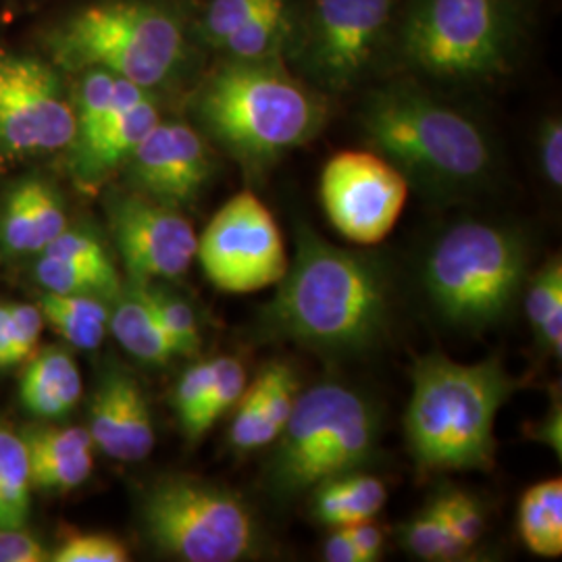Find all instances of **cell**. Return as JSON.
Listing matches in <instances>:
<instances>
[{
  "label": "cell",
  "instance_id": "cell-1",
  "mask_svg": "<svg viewBox=\"0 0 562 562\" xmlns=\"http://www.w3.org/2000/svg\"><path fill=\"white\" fill-rule=\"evenodd\" d=\"M262 311V331L323 352L369 348L385 329L390 288L382 267L301 229L296 257Z\"/></svg>",
  "mask_w": 562,
  "mask_h": 562
},
{
  "label": "cell",
  "instance_id": "cell-2",
  "mask_svg": "<svg viewBox=\"0 0 562 562\" xmlns=\"http://www.w3.org/2000/svg\"><path fill=\"white\" fill-rule=\"evenodd\" d=\"M359 125L371 150L434 194L473 192L496 169V150L482 125L415 78L371 90Z\"/></svg>",
  "mask_w": 562,
  "mask_h": 562
},
{
  "label": "cell",
  "instance_id": "cell-3",
  "mask_svg": "<svg viewBox=\"0 0 562 562\" xmlns=\"http://www.w3.org/2000/svg\"><path fill=\"white\" fill-rule=\"evenodd\" d=\"M194 111L209 138L246 169L269 167L308 144L329 117L325 94L280 59H222L202 83Z\"/></svg>",
  "mask_w": 562,
  "mask_h": 562
},
{
  "label": "cell",
  "instance_id": "cell-4",
  "mask_svg": "<svg viewBox=\"0 0 562 562\" xmlns=\"http://www.w3.org/2000/svg\"><path fill=\"white\" fill-rule=\"evenodd\" d=\"M527 25V0H406L385 57L415 80L490 81L513 69Z\"/></svg>",
  "mask_w": 562,
  "mask_h": 562
},
{
  "label": "cell",
  "instance_id": "cell-5",
  "mask_svg": "<svg viewBox=\"0 0 562 562\" xmlns=\"http://www.w3.org/2000/svg\"><path fill=\"white\" fill-rule=\"evenodd\" d=\"M503 362L464 364L443 355L413 369L404 415L406 442L422 471H487L494 464L496 417L517 390Z\"/></svg>",
  "mask_w": 562,
  "mask_h": 562
},
{
  "label": "cell",
  "instance_id": "cell-6",
  "mask_svg": "<svg viewBox=\"0 0 562 562\" xmlns=\"http://www.w3.org/2000/svg\"><path fill=\"white\" fill-rule=\"evenodd\" d=\"M50 50L63 69H104L150 90L180 74L188 30L176 9L157 0H101L63 21Z\"/></svg>",
  "mask_w": 562,
  "mask_h": 562
},
{
  "label": "cell",
  "instance_id": "cell-7",
  "mask_svg": "<svg viewBox=\"0 0 562 562\" xmlns=\"http://www.w3.org/2000/svg\"><path fill=\"white\" fill-rule=\"evenodd\" d=\"M269 467V480L283 498L359 471L378 443V417L361 394L341 383H319L301 394Z\"/></svg>",
  "mask_w": 562,
  "mask_h": 562
},
{
  "label": "cell",
  "instance_id": "cell-8",
  "mask_svg": "<svg viewBox=\"0 0 562 562\" xmlns=\"http://www.w3.org/2000/svg\"><path fill=\"white\" fill-rule=\"evenodd\" d=\"M401 4L402 0H296L281 60L323 94L346 92L385 59Z\"/></svg>",
  "mask_w": 562,
  "mask_h": 562
},
{
  "label": "cell",
  "instance_id": "cell-9",
  "mask_svg": "<svg viewBox=\"0 0 562 562\" xmlns=\"http://www.w3.org/2000/svg\"><path fill=\"white\" fill-rule=\"evenodd\" d=\"M527 255L519 236L501 225L450 227L425 262V288L443 319L462 327L498 322L521 290Z\"/></svg>",
  "mask_w": 562,
  "mask_h": 562
},
{
  "label": "cell",
  "instance_id": "cell-10",
  "mask_svg": "<svg viewBox=\"0 0 562 562\" xmlns=\"http://www.w3.org/2000/svg\"><path fill=\"white\" fill-rule=\"evenodd\" d=\"M142 519L153 543L180 561H241L259 542L257 522L238 494L192 477L157 483Z\"/></svg>",
  "mask_w": 562,
  "mask_h": 562
},
{
  "label": "cell",
  "instance_id": "cell-11",
  "mask_svg": "<svg viewBox=\"0 0 562 562\" xmlns=\"http://www.w3.org/2000/svg\"><path fill=\"white\" fill-rule=\"evenodd\" d=\"M204 276L223 292L248 294L283 278L288 255L271 211L252 192L232 196L196 246Z\"/></svg>",
  "mask_w": 562,
  "mask_h": 562
},
{
  "label": "cell",
  "instance_id": "cell-12",
  "mask_svg": "<svg viewBox=\"0 0 562 562\" xmlns=\"http://www.w3.org/2000/svg\"><path fill=\"white\" fill-rule=\"evenodd\" d=\"M319 192L325 215L341 236L371 246L394 229L408 181L375 150H341L325 162Z\"/></svg>",
  "mask_w": 562,
  "mask_h": 562
},
{
  "label": "cell",
  "instance_id": "cell-13",
  "mask_svg": "<svg viewBox=\"0 0 562 562\" xmlns=\"http://www.w3.org/2000/svg\"><path fill=\"white\" fill-rule=\"evenodd\" d=\"M76 132L57 74L42 60L0 50V146L13 155L48 153L69 146Z\"/></svg>",
  "mask_w": 562,
  "mask_h": 562
},
{
  "label": "cell",
  "instance_id": "cell-14",
  "mask_svg": "<svg viewBox=\"0 0 562 562\" xmlns=\"http://www.w3.org/2000/svg\"><path fill=\"white\" fill-rule=\"evenodd\" d=\"M111 229L134 281L176 280L196 257L199 238L178 209L142 194L111 202Z\"/></svg>",
  "mask_w": 562,
  "mask_h": 562
},
{
  "label": "cell",
  "instance_id": "cell-15",
  "mask_svg": "<svg viewBox=\"0 0 562 562\" xmlns=\"http://www.w3.org/2000/svg\"><path fill=\"white\" fill-rule=\"evenodd\" d=\"M127 167L142 196L180 209L201 196L213 176V157L194 127L159 121L130 155Z\"/></svg>",
  "mask_w": 562,
  "mask_h": 562
},
{
  "label": "cell",
  "instance_id": "cell-16",
  "mask_svg": "<svg viewBox=\"0 0 562 562\" xmlns=\"http://www.w3.org/2000/svg\"><path fill=\"white\" fill-rule=\"evenodd\" d=\"M90 436L102 452L117 461H142L155 448V427L140 383L111 369L92 398Z\"/></svg>",
  "mask_w": 562,
  "mask_h": 562
},
{
  "label": "cell",
  "instance_id": "cell-17",
  "mask_svg": "<svg viewBox=\"0 0 562 562\" xmlns=\"http://www.w3.org/2000/svg\"><path fill=\"white\" fill-rule=\"evenodd\" d=\"M161 121L157 102L148 94L120 117L106 123L90 140L76 144V165L83 180L97 181L127 162L144 136Z\"/></svg>",
  "mask_w": 562,
  "mask_h": 562
},
{
  "label": "cell",
  "instance_id": "cell-18",
  "mask_svg": "<svg viewBox=\"0 0 562 562\" xmlns=\"http://www.w3.org/2000/svg\"><path fill=\"white\" fill-rule=\"evenodd\" d=\"M80 394L78 364L60 348L41 352L30 362L21 380L23 406L44 419L67 415L80 401Z\"/></svg>",
  "mask_w": 562,
  "mask_h": 562
},
{
  "label": "cell",
  "instance_id": "cell-19",
  "mask_svg": "<svg viewBox=\"0 0 562 562\" xmlns=\"http://www.w3.org/2000/svg\"><path fill=\"white\" fill-rule=\"evenodd\" d=\"M313 490V515L331 529L375 519L387 501L382 480L357 471L331 477Z\"/></svg>",
  "mask_w": 562,
  "mask_h": 562
},
{
  "label": "cell",
  "instance_id": "cell-20",
  "mask_svg": "<svg viewBox=\"0 0 562 562\" xmlns=\"http://www.w3.org/2000/svg\"><path fill=\"white\" fill-rule=\"evenodd\" d=\"M109 325L121 346L140 361L162 364L178 357L140 281H134L132 290L121 296Z\"/></svg>",
  "mask_w": 562,
  "mask_h": 562
},
{
  "label": "cell",
  "instance_id": "cell-21",
  "mask_svg": "<svg viewBox=\"0 0 562 562\" xmlns=\"http://www.w3.org/2000/svg\"><path fill=\"white\" fill-rule=\"evenodd\" d=\"M519 531L525 546L546 559L562 554V482L531 485L519 504Z\"/></svg>",
  "mask_w": 562,
  "mask_h": 562
},
{
  "label": "cell",
  "instance_id": "cell-22",
  "mask_svg": "<svg viewBox=\"0 0 562 562\" xmlns=\"http://www.w3.org/2000/svg\"><path fill=\"white\" fill-rule=\"evenodd\" d=\"M41 304L42 317L71 346L81 350L101 346L109 325V311L101 299L48 292Z\"/></svg>",
  "mask_w": 562,
  "mask_h": 562
},
{
  "label": "cell",
  "instance_id": "cell-23",
  "mask_svg": "<svg viewBox=\"0 0 562 562\" xmlns=\"http://www.w3.org/2000/svg\"><path fill=\"white\" fill-rule=\"evenodd\" d=\"M296 0H281L265 9L259 18L244 25L232 38L220 46L222 59L271 60L280 59L288 41Z\"/></svg>",
  "mask_w": 562,
  "mask_h": 562
},
{
  "label": "cell",
  "instance_id": "cell-24",
  "mask_svg": "<svg viewBox=\"0 0 562 562\" xmlns=\"http://www.w3.org/2000/svg\"><path fill=\"white\" fill-rule=\"evenodd\" d=\"M30 487L25 442L0 427V529L23 527L30 513Z\"/></svg>",
  "mask_w": 562,
  "mask_h": 562
},
{
  "label": "cell",
  "instance_id": "cell-25",
  "mask_svg": "<svg viewBox=\"0 0 562 562\" xmlns=\"http://www.w3.org/2000/svg\"><path fill=\"white\" fill-rule=\"evenodd\" d=\"M36 271L42 285L55 294H76L94 299L120 296L121 281L115 265L99 267L44 255Z\"/></svg>",
  "mask_w": 562,
  "mask_h": 562
},
{
  "label": "cell",
  "instance_id": "cell-26",
  "mask_svg": "<svg viewBox=\"0 0 562 562\" xmlns=\"http://www.w3.org/2000/svg\"><path fill=\"white\" fill-rule=\"evenodd\" d=\"M527 319L536 338L557 359L562 355V265L552 259L533 278L525 296Z\"/></svg>",
  "mask_w": 562,
  "mask_h": 562
},
{
  "label": "cell",
  "instance_id": "cell-27",
  "mask_svg": "<svg viewBox=\"0 0 562 562\" xmlns=\"http://www.w3.org/2000/svg\"><path fill=\"white\" fill-rule=\"evenodd\" d=\"M281 0H209L196 23V36L211 50H220L223 42L240 32L265 9Z\"/></svg>",
  "mask_w": 562,
  "mask_h": 562
},
{
  "label": "cell",
  "instance_id": "cell-28",
  "mask_svg": "<svg viewBox=\"0 0 562 562\" xmlns=\"http://www.w3.org/2000/svg\"><path fill=\"white\" fill-rule=\"evenodd\" d=\"M404 548L422 561H454L462 552L452 540L438 504L431 503L402 527Z\"/></svg>",
  "mask_w": 562,
  "mask_h": 562
},
{
  "label": "cell",
  "instance_id": "cell-29",
  "mask_svg": "<svg viewBox=\"0 0 562 562\" xmlns=\"http://www.w3.org/2000/svg\"><path fill=\"white\" fill-rule=\"evenodd\" d=\"M140 283H144L146 296L153 304L167 338L173 344L178 357L196 355L201 350L202 338L192 306L188 302L181 301L180 296H173L165 290L150 288L146 281H140Z\"/></svg>",
  "mask_w": 562,
  "mask_h": 562
},
{
  "label": "cell",
  "instance_id": "cell-30",
  "mask_svg": "<svg viewBox=\"0 0 562 562\" xmlns=\"http://www.w3.org/2000/svg\"><path fill=\"white\" fill-rule=\"evenodd\" d=\"M213 382V361L192 364L176 387V411L181 429L188 440H199L209 429L204 425V411Z\"/></svg>",
  "mask_w": 562,
  "mask_h": 562
},
{
  "label": "cell",
  "instance_id": "cell-31",
  "mask_svg": "<svg viewBox=\"0 0 562 562\" xmlns=\"http://www.w3.org/2000/svg\"><path fill=\"white\" fill-rule=\"evenodd\" d=\"M255 385L259 387L267 419L281 434L299 398V382L292 367L280 361L267 362Z\"/></svg>",
  "mask_w": 562,
  "mask_h": 562
},
{
  "label": "cell",
  "instance_id": "cell-32",
  "mask_svg": "<svg viewBox=\"0 0 562 562\" xmlns=\"http://www.w3.org/2000/svg\"><path fill=\"white\" fill-rule=\"evenodd\" d=\"M30 482L38 490L67 492L76 490L92 473V452L55 454V457H30Z\"/></svg>",
  "mask_w": 562,
  "mask_h": 562
},
{
  "label": "cell",
  "instance_id": "cell-33",
  "mask_svg": "<svg viewBox=\"0 0 562 562\" xmlns=\"http://www.w3.org/2000/svg\"><path fill=\"white\" fill-rule=\"evenodd\" d=\"M280 431L271 425L262 408L259 387L252 383L244 390L236 417L229 427V442L241 452L257 450L267 443L278 442Z\"/></svg>",
  "mask_w": 562,
  "mask_h": 562
},
{
  "label": "cell",
  "instance_id": "cell-34",
  "mask_svg": "<svg viewBox=\"0 0 562 562\" xmlns=\"http://www.w3.org/2000/svg\"><path fill=\"white\" fill-rule=\"evenodd\" d=\"M434 503L438 504L448 531L462 554L475 548L483 533V513L477 501L464 492L452 490Z\"/></svg>",
  "mask_w": 562,
  "mask_h": 562
},
{
  "label": "cell",
  "instance_id": "cell-35",
  "mask_svg": "<svg viewBox=\"0 0 562 562\" xmlns=\"http://www.w3.org/2000/svg\"><path fill=\"white\" fill-rule=\"evenodd\" d=\"M2 241L11 252H41V240L32 217L25 181H21L4 204Z\"/></svg>",
  "mask_w": 562,
  "mask_h": 562
},
{
  "label": "cell",
  "instance_id": "cell-36",
  "mask_svg": "<svg viewBox=\"0 0 562 562\" xmlns=\"http://www.w3.org/2000/svg\"><path fill=\"white\" fill-rule=\"evenodd\" d=\"M246 390V371L241 362L234 357H222L213 361V382L209 392V402L204 411L206 429L213 427L222 415L240 402Z\"/></svg>",
  "mask_w": 562,
  "mask_h": 562
},
{
  "label": "cell",
  "instance_id": "cell-37",
  "mask_svg": "<svg viewBox=\"0 0 562 562\" xmlns=\"http://www.w3.org/2000/svg\"><path fill=\"white\" fill-rule=\"evenodd\" d=\"M27 196H30V206H32V217L36 223V232H38V240H41V252L59 236L60 232H65V213H63V204L57 196V192L41 180H27Z\"/></svg>",
  "mask_w": 562,
  "mask_h": 562
},
{
  "label": "cell",
  "instance_id": "cell-38",
  "mask_svg": "<svg viewBox=\"0 0 562 562\" xmlns=\"http://www.w3.org/2000/svg\"><path fill=\"white\" fill-rule=\"evenodd\" d=\"M127 548L113 536L86 533L76 536L53 554L55 562H125Z\"/></svg>",
  "mask_w": 562,
  "mask_h": 562
},
{
  "label": "cell",
  "instance_id": "cell-39",
  "mask_svg": "<svg viewBox=\"0 0 562 562\" xmlns=\"http://www.w3.org/2000/svg\"><path fill=\"white\" fill-rule=\"evenodd\" d=\"M30 457H55L92 452L94 442L88 429L65 427V429H34L23 438Z\"/></svg>",
  "mask_w": 562,
  "mask_h": 562
},
{
  "label": "cell",
  "instance_id": "cell-40",
  "mask_svg": "<svg viewBox=\"0 0 562 562\" xmlns=\"http://www.w3.org/2000/svg\"><path fill=\"white\" fill-rule=\"evenodd\" d=\"M42 311L30 304H9V364L30 359L42 334Z\"/></svg>",
  "mask_w": 562,
  "mask_h": 562
},
{
  "label": "cell",
  "instance_id": "cell-41",
  "mask_svg": "<svg viewBox=\"0 0 562 562\" xmlns=\"http://www.w3.org/2000/svg\"><path fill=\"white\" fill-rule=\"evenodd\" d=\"M42 252L48 257L88 262V265H99V267L113 265L106 248L94 236H90L86 232H60L59 236L50 241Z\"/></svg>",
  "mask_w": 562,
  "mask_h": 562
},
{
  "label": "cell",
  "instance_id": "cell-42",
  "mask_svg": "<svg viewBox=\"0 0 562 562\" xmlns=\"http://www.w3.org/2000/svg\"><path fill=\"white\" fill-rule=\"evenodd\" d=\"M538 159L543 180L552 188L562 186V123L559 117H548L538 132Z\"/></svg>",
  "mask_w": 562,
  "mask_h": 562
},
{
  "label": "cell",
  "instance_id": "cell-43",
  "mask_svg": "<svg viewBox=\"0 0 562 562\" xmlns=\"http://www.w3.org/2000/svg\"><path fill=\"white\" fill-rule=\"evenodd\" d=\"M50 554L34 536L25 533L23 527L0 529V562H42Z\"/></svg>",
  "mask_w": 562,
  "mask_h": 562
},
{
  "label": "cell",
  "instance_id": "cell-44",
  "mask_svg": "<svg viewBox=\"0 0 562 562\" xmlns=\"http://www.w3.org/2000/svg\"><path fill=\"white\" fill-rule=\"evenodd\" d=\"M350 533V540L357 548L359 562H373L380 559L383 548L382 527L373 519L369 521L355 522V525H344Z\"/></svg>",
  "mask_w": 562,
  "mask_h": 562
},
{
  "label": "cell",
  "instance_id": "cell-45",
  "mask_svg": "<svg viewBox=\"0 0 562 562\" xmlns=\"http://www.w3.org/2000/svg\"><path fill=\"white\" fill-rule=\"evenodd\" d=\"M533 440L542 442L543 446H548L550 450H554L557 457L562 454V408L561 402H552L550 411L546 413L542 422L536 425V429L531 431Z\"/></svg>",
  "mask_w": 562,
  "mask_h": 562
},
{
  "label": "cell",
  "instance_id": "cell-46",
  "mask_svg": "<svg viewBox=\"0 0 562 562\" xmlns=\"http://www.w3.org/2000/svg\"><path fill=\"white\" fill-rule=\"evenodd\" d=\"M323 554H325V561L329 562H359L357 548L350 540V533L346 527H334L331 536L325 542Z\"/></svg>",
  "mask_w": 562,
  "mask_h": 562
},
{
  "label": "cell",
  "instance_id": "cell-47",
  "mask_svg": "<svg viewBox=\"0 0 562 562\" xmlns=\"http://www.w3.org/2000/svg\"><path fill=\"white\" fill-rule=\"evenodd\" d=\"M9 306H0V367L9 364Z\"/></svg>",
  "mask_w": 562,
  "mask_h": 562
}]
</instances>
